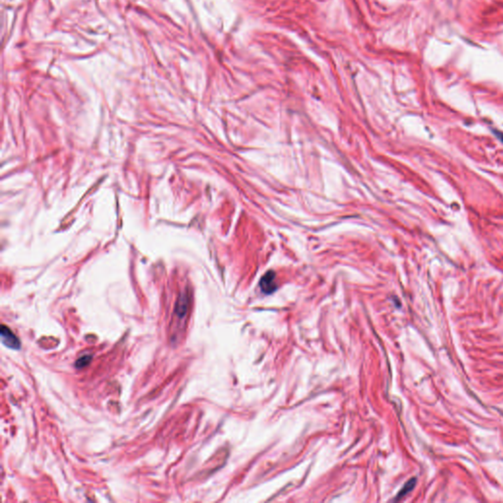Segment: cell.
I'll return each mask as SVG.
<instances>
[{"label": "cell", "instance_id": "cell-1", "mask_svg": "<svg viewBox=\"0 0 503 503\" xmlns=\"http://www.w3.org/2000/svg\"><path fill=\"white\" fill-rule=\"evenodd\" d=\"M0 336L2 344L5 345L7 348L13 350H19L21 348V341L16 336V334L8 326L4 324L1 325Z\"/></svg>", "mask_w": 503, "mask_h": 503}, {"label": "cell", "instance_id": "cell-3", "mask_svg": "<svg viewBox=\"0 0 503 503\" xmlns=\"http://www.w3.org/2000/svg\"><path fill=\"white\" fill-rule=\"evenodd\" d=\"M189 307V297L187 294L180 295L179 299L175 306V315L178 319H183L188 312Z\"/></svg>", "mask_w": 503, "mask_h": 503}, {"label": "cell", "instance_id": "cell-2", "mask_svg": "<svg viewBox=\"0 0 503 503\" xmlns=\"http://www.w3.org/2000/svg\"><path fill=\"white\" fill-rule=\"evenodd\" d=\"M260 287L265 294H271L277 289V284L275 282V273L274 271H268L260 281Z\"/></svg>", "mask_w": 503, "mask_h": 503}, {"label": "cell", "instance_id": "cell-6", "mask_svg": "<svg viewBox=\"0 0 503 503\" xmlns=\"http://www.w3.org/2000/svg\"><path fill=\"white\" fill-rule=\"evenodd\" d=\"M494 134H496V135H497L498 139H499V140H500V141H501V142H502L503 143V133H501V132H497V131H495V132H494Z\"/></svg>", "mask_w": 503, "mask_h": 503}, {"label": "cell", "instance_id": "cell-4", "mask_svg": "<svg viewBox=\"0 0 503 503\" xmlns=\"http://www.w3.org/2000/svg\"><path fill=\"white\" fill-rule=\"evenodd\" d=\"M416 485V479H412L410 480L409 482H407L405 485L402 487V489L398 492L397 496L395 497L394 500H400L401 498H403L405 495H407L410 491L413 490L414 486Z\"/></svg>", "mask_w": 503, "mask_h": 503}, {"label": "cell", "instance_id": "cell-5", "mask_svg": "<svg viewBox=\"0 0 503 503\" xmlns=\"http://www.w3.org/2000/svg\"><path fill=\"white\" fill-rule=\"evenodd\" d=\"M91 359H92L91 355H85V356H83V357H81V358H79V359L76 361L75 366H76L77 369L82 370V369H84V368H86L87 366L90 365Z\"/></svg>", "mask_w": 503, "mask_h": 503}]
</instances>
